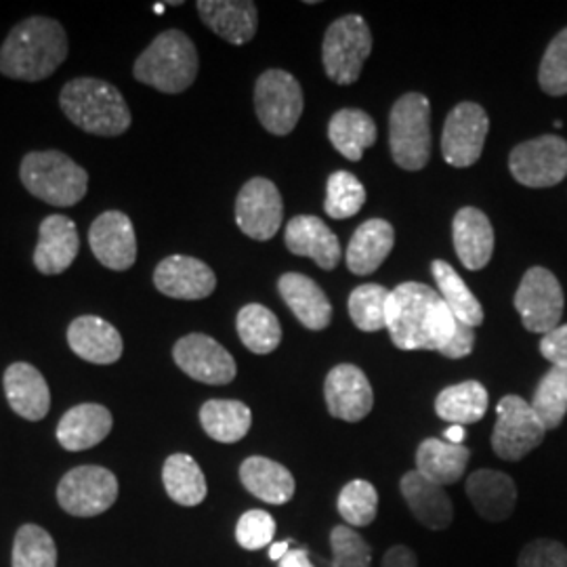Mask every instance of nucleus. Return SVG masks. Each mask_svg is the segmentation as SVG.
Instances as JSON below:
<instances>
[{
	"label": "nucleus",
	"instance_id": "1",
	"mask_svg": "<svg viewBox=\"0 0 567 567\" xmlns=\"http://www.w3.org/2000/svg\"><path fill=\"white\" fill-rule=\"evenodd\" d=\"M68 58V34L60 21L34 16L11 28L0 47V74L11 81L41 82Z\"/></svg>",
	"mask_w": 567,
	"mask_h": 567
},
{
	"label": "nucleus",
	"instance_id": "2",
	"mask_svg": "<svg viewBox=\"0 0 567 567\" xmlns=\"http://www.w3.org/2000/svg\"><path fill=\"white\" fill-rule=\"evenodd\" d=\"M63 114L81 131L97 137H118L128 131L133 116L121 91L100 79L81 76L61 89Z\"/></svg>",
	"mask_w": 567,
	"mask_h": 567
},
{
	"label": "nucleus",
	"instance_id": "3",
	"mask_svg": "<svg viewBox=\"0 0 567 567\" xmlns=\"http://www.w3.org/2000/svg\"><path fill=\"white\" fill-rule=\"evenodd\" d=\"M198 70L200 58L192 39L182 30H166L137 58L133 76L161 93L177 95L194 84Z\"/></svg>",
	"mask_w": 567,
	"mask_h": 567
},
{
	"label": "nucleus",
	"instance_id": "4",
	"mask_svg": "<svg viewBox=\"0 0 567 567\" xmlns=\"http://www.w3.org/2000/svg\"><path fill=\"white\" fill-rule=\"evenodd\" d=\"M20 177L34 198L58 208L81 203L89 189V173L60 150L25 154Z\"/></svg>",
	"mask_w": 567,
	"mask_h": 567
},
{
	"label": "nucleus",
	"instance_id": "5",
	"mask_svg": "<svg viewBox=\"0 0 567 567\" xmlns=\"http://www.w3.org/2000/svg\"><path fill=\"white\" fill-rule=\"evenodd\" d=\"M440 301V292L426 284L405 282L391 290L386 328L398 349L431 351V326Z\"/></svg>",
	"mask_w": 567,
	"mask_h": 567
},
{
	"label": "nucleus",
	"instance_id": "6",
	"mask_svg": "<svg viewBox=\"0 0 567 567\" xmlns=\"http://www.w3.org/2000/svg\"><path fill=\"white\" fill-rule=\"evenodd\" d=\"M389 145L404 171H423L431 158V105L421 93H405L389 116Z\"/></svg>",
	"mask_w": 567,
	"mask_h": 567
},
{
	"label": "nucleus",
	"instance_id": "7",
	"mask_svg": "<svg viewBox=\"0 0 567 567\" xmlns=\"http://www.w3.org/2000/svg\"><path fill=\"white\" fill-rule=\"evenodd\" d=\"M372 51V34L360 16L334 21L324 37L322 60L328 79L337 84H353L360 79Z\"/></svg>",
	"mask_w": 567,
	"mask_h": 567
},
{
	"label": "nucleus",
	"instance_id": "8",
	"mask_svg": "<svg viewBox=\"0 0 567 567\" xmlns=\"http://www.w3.org/2000/svg\"><path fill=\"white\" fill-rule=\"evenodd\" d=\"M496 414L492 447L498 458L517 463L543 444L547 429L524 398L505 395L496 405Z\"/></svg>",
	"mask_w": 567,
	"mask_h": 567
},
{
	"label": "nucleus",
	"instance_id": "9",
	"mask_svg": "<svg viewBox=\"0 0 567 567\" xmlns=\"http://www.w3.org/2000/svg\"><path fill=\"white\" fill-rule=\"evenodd\" d=\"M255 110L271 135H290L303 114V89L284 70H267L255 84Z\"/></svg>",
	"mask_w": 567,
	"mask_h": 567
},
{
	"label": "nucleus",
	"instance_id": "10",
	"mask_svg": "<svg viewBox=\"0 0 567 567\" xmlns=\"http://www.w3.org/2000/svg\"><path fill=\"white\" fill-rule=\"evenodd\" d=\"M118 498V480L105 466L84 465L68 471L58 486L60 507L74 517H95Z\"/></svg>",
	"mask_w": 567,
	"mask_h": 567
},
{
	"label": "nucleus",
	"instance_id": "11",
	"mask_svg": "<svg viewBox=\"0 0 567 567\" xmlns=\"http://www.w3.org/2000/svg\"><path fill=\"white\" fill-rule=\"evenodd\" d=\"M515 309L529 332L547 334L564 316V290L559 280L545 269L532 267L515 292Z\"/></svg>",
	"mask_w": 567,
	"mask_h": 567
},
{
	"label": "nucleus",
	"instance_id": "12",
	"mask_svg": "<svg viewBox=\"0 0 567 567\" xmlns=\"http://www.w3.org/2000/svg\"><path fill=\"white\" fill-rule=\"evenodd\" d=\"M511 173L526 187H553L567 177V142L557 135H543L519 143L508 158Z\"/></svg>",
	"mask_w": 567,
	"mask_h": 567
},
{
	"label": "nucleus",
	"instance_id": "13",
	"mask_svg": "<svg viewBox=\"0 0 567 567\" xmlns=\"http://www.w3.org/2000/svg\"><path fill=\"white\" fill-rule=\"evenodd\" d=\"M173 358L189 379L204 385H227L238 372L234 355L224 344L200 332L179 339L173 347Z\"/></svg>",
	"mask_w": 567,
	"mask_h": 567
},
{
	"label": "nucleus",
	"instance_id": "14",
	"mask_svg": "<svg viewBox=\"0 0 567 567\" xmlns=\"http://www.w3.org/2000/svg\"><path fill=\"white\" fill-rule=\"evenodd\" d=\"M489 118L477 103H458L444 124L442 152L450 166L466 168L480 161L486 145Z\"/></svg>",
	"mask_w": 567,
	"mask_h": 567
},
{
	"label": "nucleus",
	"instance_id": "15",
	"mask_svg": "<svg viewBox=\"0 0 567 567\" xmlns=\"http://www.w3.org/2000/svg\"><path fill=\"white\" fill-rule=\"evenodd\" d=\"M284 203L276 183L255 177L244 183L236 200V224L252 240L267 243L282 227Z\"/></svg>",
	"mask_w": 567,
	"mask_h": 567
},
{
	"label": "nucleus",
	"instance_id": "16",
	"mask_svg": "<svg viewBox=\"0 0 567 567\" xmlns=\"http://www.w3.org/2000/svg\"><path fill=\"white\" fill-rule=\"evenodd\" d=\"M89 246L95 259L112 271H126L137 261L135 227L121 210H105L93 221Z\"/></svg>",
	"mask_w": 567,
	"mask_h": 567
},
{
	"label": "nucleus",
	"instance_id": "17",
	"mask_svg": "<svg viewBox=\"0 0 567 567\" xmlns=\"http://www.w3.org/2000/svg\"><path fill=\"white\" fill-rule=\"evenodd\" d=\"M326 405L328 412L344 421L360 423L372 412L374 393L364 372L353 364H341L332 368L326 377Z\"/></svg>",
	"mask_w": 567,
	"mask_h": 567
},
{
	"label": "nucleus",
	"instance_id": "18",
	"mask_svg": "<svg viewBox=\"0 0 567 567\" xmlns=\"http://www.w3.org/2000/svg\"><path fill=\"white\" fill-rule=\"evenodd\" d=\"M154 286L171 299L200 301L215 292L217 276L200 259L173 255L154 269Z\"/></svg>",
	"mask_w": 567,
	"mask_h": 567
},
{
	"label": "nucleus",
	"instance_id": "19",
	"mask_svg": "<svg viewBox=\"0 0 567 567\" xmlns=\"http://www.w3.org/2000/svg\"><path fill=\"white\" fill-rule=\"evenodd\" d=\"M81 238L76 224L65 215H49L39 227L34 267L44 276H60L76 261Z\"/></svg>",
	"mask_w": 567,
	"mask_h": 567
},
{
	"label": "nucleus",
	"instance_id": "20",
	"mask_svg": "<svg viewBox=\"0 0 567 567\" xmlns=\"http://www.w3.org/2000/svg\"><path fill=\"white\" fill-rule=\"evenodd\" d=\"M4 395L11 410L25 421H42L51 408V391L39 368L28 362H16L2 377Z\"/></svg>",
	"mask_w": 567,
	"mask_h": 567
},
{
	"label": "nucleus",
	"instance_id": "21",
	"mask_svg": "<svg viewBox=\"0 0 567 567\" xmlns=\"http://www.w3.org/2000/svg\"><path fill=\"white\" fill-rule=\"evenodd\" d=\"M70 349L91 364L118 362L124 351L121 332L100 316H81L68 326Z\"/></svg>",
	"mask_w": 567,
	"mask_h": 567
},
{
	"label": "nucleus",
	"instance_id": "22",
	"mask_svg": "<svg viewBox=\"0 0 567 567\" xmlns=\"http://www.w3.org/2000/svg\"><path fill=\"white\" fill-rule=\"evenodd\" d=\"M466 496L482 519L507 522L517 505V487L507 473L480 468L466 480Z\"/></svg>",
	"mask_w": 567,
	"mask_h": 567
},
{
	"label": "nucleus",
	"instance_id": "23",
	"mask_svg": "<svg viewBox=\"0 0 567 567\" xmlns=\"http://www.w3.org/2000/svg\"><path fill=\"white\" fill-rule=\"evenodd\" d=\"M284 243L292 255L309 257L326 271L334 269L341 261L339 238L322 219L311 215H299L290 219L284 234Z\"/></svg>",
	"mask_w": 567,
	"mask_h": 567
},
{
	"label": "nucleus",
	"instance_id": "24",
	"mask_svg": "<svg viewBox=\"0 0 567 567\" xmlns=\"http://www.w3.org/2000/svg\"><path fill=\"white\" fill-rule=\"evenodd\" d=\"M200 20L224 41L231 44H246L257 34L259 13L257 4L250 0H200Z\"/></svg>",
	"mask_w": 567,
	"mask_h": 567
},
{
	"label": "nucleus",
	"instance_id": "25",
	"mask_svg": "<svg viewBox=\"0 0 567 567\" xmlns=\"http://www.w3.org/2000/svg\"><path fill=\"white\" fill-rule=\"evenodd\" d=\"M400 489L405 505L419 524L429 529H446L452 526L454 507L444 487L433 484L419 471H408L400 482Z\"/></svg>",
	"mask_w": 567,
	"mask_h": 567
},
{
	"label": "nucleus",
	"instance_id": "26",
	"mask_svg": "<svg viewBox=\"0 0 567 567\" xmlns=\"http://www.w3.org/2000/svg\"><path fill=\"white\" fill-rule=\"evenodd\" d=\"M454 250L471 271L484 269L494 255V229L480 208H461L452 224Z\"/></svg>",
	"mask_w": 567,
	"mask_h": 567
},
{
	"label": "nucleus",
	"instance_id": "27",
	"mask_svg": "<svg viewBox=\"0 0 567 567\" xmlns=\"http://www.w3.org/2000/svg\"><path fill=\"white\" fill-rule=\"evenodd\" d=\"M114 425L112 412L102 404H79L61 416L58 442L68 452H82L102 444Z\"/></svg>",
	"mask_w": 567,
	"mask_h": 567
},
{
	"label": "nucleus",
	"instance_id": "28",
	"mask_svg": "<svg viewBox=\"0 0 567 567\" xmlns=\"http://www.w3.org/2000/svg\"><path fill=\"white\" fill-rule=\"evenodd\" d=\"M284 303L309 330H324L332 322V305L324 290L303 274H284L278 282Z\"/></svg>",
	"mask_w": 567,
	"mask_h": 567
},
{
	"label": "nucleus",
	"instance_id": "29",
	"mask_svg": "<svg viewBox=\"0 0 567 567\" xmlns=\"http://www.w3.org/2000/svg\"><path fill=\"white\" fill-rule=\"evenodd\" d=\"M243 486L269 505H286L295 496V477L286 466L265 456H250L240 466Z\"/></svg>",
	"mask_w": 567,
	"mask_h": 567
},
{
	"label": "nucleus",
	"instance_id": "30",
	"mask_svg": "<svg viewBox=\"0 0 567 567\" xmlns=\"http://www.w3.org/2000/svg\"><path fill=\"white\" fill-rule=\"evenodd\" d=\"M395 234L383 219H370L355 229L347 248V267L355 276L377 271L393 250Z\"/></svg>",
	"mask_w": 567,
	"mask_h": 567
},
{
	"label": "nucleus",
	"instance_id": "31",
	"mask_svg": "<svg viewBox=\"0 0 567 567\" xmlns=\"http://www.w3.org/2000/svg\"><path fill=\"white\" fill-rule=\"evenodd\" d=\"M471 452L463 444L429 437L416 450V471L437 486H452L465 475Z\"/></svg>",
	"mask_w": 567,
	"mask_h": 567
},
{
	"label": "nucleus",
	"instance_id": "32",
	"mask_svg": "<svg viewBox=\"0 0 567 567\" xmlns=\"http://www.w3.org/2000/svg\"><path fill=\"white\" fill-rule=\"evenodd\" d=\"M328 137L341 156L358 163L377 142V124L362 110H339L328 124Z\"/></svg>",
	"mask_w": 567,
	"mask_h": 567
},
{
	"label": "nucleus",
	"instance_id": "33",
	"mask_svg": "<svg viewBox=\"0 0 567 567\" xmlns=\"http://www.w3.org/2000/svg\"><path fill=\"white\" fill-rule=\"evenodd\" d=\"M200 423L206 435L219 444H236L252 425V412L238 400H208L200 408Z\"/></svg>",
	"mask_w": 567,
	"mask_h": 567
},
{
	"label": "nucleus",
	"instance_id": "34",
	"mask_svg": "<svg viewBox=\"0 0 567 567\" xmlns=\"http://www.w3.org/2000/svg\"><path fill=\"white\" fill-rule=\"evenodd\" d=\"M435 412L450 425H473L487 412V389L477 381L444 389L435 400Z\"/></svg>",
	"mask_w": 567,
	"mask_h": 567
},
{
	"label": "nucleus",
	"instance_id": "35",
	"mask_svg": "<svg viewBox=\"0 0 567 567\" xmlns=\"http://www.w3.org/2000/svg\"><path fill=\"white\" fill-rule=\"evenodd\" d=\"M163 484L171 501L182 507H198L208 494L203 468L189 454H173L166 458Z\"/></svg>",
	"mask_w": 567,
	"mask_h": 567
},
{
	"label": "nucleus",
	"instance_id": "36",
	"mask_svg": "<svg viewBox=\"0 0 567 567\" xmlns=\"http://www.w3.org/2000/svg\"><path fill=\"white\" fill-rule=\"evenodd\" d=\"M238 337L244 347L257 355H267L282 343V326L274 311L259 303H250L238 311Z\"/></svg>",
	"mask_w": 567,
	"mask_h": 567
},
{
	"label": "nucleus",
	"instance_id": "37",
	"mask_svg": "<svg viewBox=\"0 0 567 567\" xmlns=\"http://www.w3.org/2000/svg\"><path fill=\"white\" fill-rule=\"evenodd\" d=\"M431 271H433V278L440 288V297L450 307V311L471 328L482 324L484 307L475 299V295L471 292L465 280L456 274V269L452 265H447L446 261L437 259L431 265Z\"/></svg>",
	"mask_w": 567,
	"mask_h": 567
},
{
	"label": "nucleus",
	"instance_id": "38",
	"mask_svg": "<svg viewBox=\"0 0 567 567\" xmlns=\"http://www.w3.org/2000/svg\"><path fill=\"white\" fill-rule=\"evenodd\" d=\"M529 405L547 431L561 425L567 414V368L553 365L540 379Z\"/></svg>",
	"mask_w": 567,
	"mask_h": 567
},
{
	"label": "nucleus",
	"instance_id": "39",
	"mask_svg": "<svg viewBox=\"0 0 567 567\" xmlns=\"http://www.w3.org/2000/svg\"><path fill=\"white\" fill-rule=\"evenodd\" d=\"M391 292L381 284H362L349 297V316L353 324L364 332H379L386 328Z\"/></svg>",
	"mask_w": 567,
	"mask_h": 567
},
{
	"label": "nucleus",
	"instance_id": "40",
	"mask_svg": "<svg viewBox=\"0 0 567 567\" xmlns=\"http://www.w3.org/2000/svg\"><path fill=\"white\" fill-rule=\"evenodd\" d=\"M13 567H58L53 536L41 526H21L13 543Z\"/></svg>",
	"mask_w": 567,
	"mask_h": 567
},
{
	"label": "nucleus",
	"instance_id": "41",
	"mask_svg": "<svg viewBox=\"0 0 567 567\" xmlns=\"http://www.w3.org/2000/svg\"><path fill=\"white\" fill-rule=\"evenodd\" d=\"M324 210L332 219H349L355 217L365 204V189L362 182L347 173L337 171L330 175L326 187Z\"/></svg>",
	"mask_w": 567,
	"mask_h": 567
},
{
	"label": "nucleus",
	"instance_id": "42",
	"mask_svg": "<svg viewBox=\"0 0 567 567\" xmlns=\"http://www.w3.org/2000/svg\"><path fill=\"white\" fill-rule=\"evenodd\" d=\"M337 508L347 526L353 529L370 526L377 519L379 492L365 480H353L341 489Z\"/></svg>",
	"mask_w": 567,
	"mask_h": 567
},
{
	"label": "nucleus",
	"instance_id": "43",
	"mask_svg": "<svg viewBox=\"0 0 567 567\" xmlns=\"http://www.w3.org/2000/svg\"><path fill=\"white\" fill-rule=\"evenodd\" d=\"M538 82L543 91L553 97L567 95V28L548 44L538 70Z\"/></svg>",
	"mask_w": 567,
	"mask_h": 567
},
{
	"label": "nucleus",
	"instance_id": "44",
	"mask_svg": "<svg viewBox=\"0 0 567 567\" xmlns=\"http://www.w3.org/2000/svg\"><path fill=\"white\" fill-rule=\"evenodd\" d=\"M330 548L332 567H370L372 564V548L353 527H332Z\"/></svg>",
	"mask_w": 567,
	"mask_h": 567
},
{
	"label": "nucleus",
	"instance_id": "45",
	"mask_svg": "<svg viewBox=\"0 0 567 567\" xmlns=\"http://www.w3.org/2000/svg\"><path fill=\"white\" fill-rule=\"evenodd\" d=\"M274 536H276V519L267 511L252 508V511H246L238 519L236 540L246 550H259L274 545L271 543Z\"/></svg>",
	"mask_w": 567,
	"mask_h": 567
},
{
	"label": "nucleus",
	"instance_id": "46",
	"mask_svg": "<svg viewBox=\"0 0 567 567\" xmlns=\"http://www.w3.org/2000/svg\"><path fill=\"white\" fill-rule=\"evenodd\" d=\"M517 567H567L566 545L548 538L532 540L522 548Z\"/></svg>",
	"mask_w": 567,
	"mask_h": 567
},
{
	"label": "nucleus",
	"instance_id": "47",
	"mask_svg": "<svg viewBox=\"0 0 567 567\" xmlns=\"http://www.w3.org/2000/svg\"><path fill=\"white\" fill-rule=\"evenodd\" d=\"M540 353L548 362L559 368H567V324L557 326L555 330L547 332L540 341Z\"/></svg>",
	"mask_w": 567,
	"mask_h": 567
},
{
	"label": "nucleus",
	"instance_id": "48",
	"mask_svg": "<svg viewBox=\"0 0 567 567\" xmlns=\"http://www.w3.org/2000/svg\"><path fill=\"white\" fill-rule=\"evenodd\" d=\"M381 567H419V559L412 548L395 545L383 555V566Z\"/></svg>",
	"mask_w": 567,
	"mask_h": 567
},
{
	"label": "nucleus",
	"instance_id": "49",
	"mask_svg": "<svg viewBox=\"0 0 567 567\" xmlns=\"http://www.w3.org/2000/svg\"><path fill=\"white\" fill-rule=\"evenodd\" d=\"M278 567H316L309 561L307 548H290Z\"/></svg>",
	"mask_w": 567,
	"mask_h": 567
},
{
	"label": "nucleus",
	"instance_id": "50",
	"mask_svg": "<svg viewBox=\"0 0 567 567\" xmlns=\"http://www.w3.org/2000/svg\"><path fill=\"white\" fill-rule=\"evenodd\" d=\"M288 550H290V543H274L271 548H269V559L271 561H282L284 557L288 555Z\"/></svg>",
	"mask_w": 567,
	"mask_h": 567
},
{
	"label": "nucleus",
	"instance_id": "51",
	"mask_svg": "<svg viewBox=\"0 0 567 567\" xmlns=\"http://www.w3.org/2000/svg\"><path fill=\"white\" fill-rule=\"evenodd\" d=\"M446 440L450 444H463L465 440V429L458 425H452L446 431Z\"/></svg>",
	"mask_w": 567,
	"mask_h": 567
},
{
	"label": "nucleus",
	"instance_id": "52",
	"mask_svg": "<svg viewBox=\"0 0 567 567\" xmlns=\"http://www.w3.org/2000/svg\"><path fill=\"white\" fill-rule=\"evenodd\" d=\"M154 9H156V13H158V16H163L164 4H156Z\"/></svg>",
	"mask_w": 567,
	"mask_h": 567
}]
</instances>
